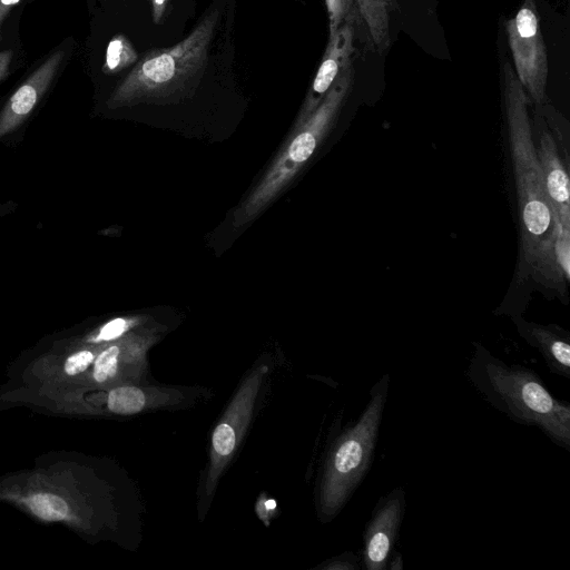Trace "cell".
<instances>
[{"mask_svg":"<svg viewBox=\"0 0 570 570\" xmlns=\"http://www.w3.org/2000/svg\"><path fill=\"white\" fill-rule=\"evenodd\" d=\"M63 57L62 50L51 53L11 95L0 112V139L29 117L48 90Z\"/></svg>","mask_w":570,"mask_h":570,"instance_id":"cell-10","label":"cell"},{"mask_svg":"<svg viewBox=\"0 0 570 570\" xmlns=\"http://www.w3.org/2000/svg\"><path fill=\"white\" fill-rule=\"evenodd\" d=\"M181 399L183 395L175 390L121 385L109 392L107 404L111 412L128 415L179 402Z\"/></svg>","mask_w":570,"mask_h":570,"instance_id":"cell-13","label":"cell"},{"mask_svg":"<svg viewBox=\"0 0 570 570\" xmlns=\"http://www.w3.org/2000/svg\"><path fill=\"white\" fill-rule=\"evenodd\" d=\"M167 1L168 0H151L153 20L155 23H160L167 8Z\"/></svg>","mask_w":570,"mask_h":570,"instance_id":"cell-22","label":"cell"},{"mask_svg":"<svg viewBox=\"0 0 570 570\" xmlns=\"http://www.w3.org/2000/svg\"><path fill=\"white\" fill-rule=\"evenodd\" d=\"M353 41V19L346 20L333 36L328 37L325 52L307 91L297 124L315 110L341 72L351 65V56L354 50Z\"/></svg>","mask_w":570,"mask_h":570,"instance_id":"cell-9","label":"cell"},{"mask_svg":"<svg viewBox=\"0 0 570 570\" xmlns=\"http://www.w3.org/2000/svg\"><path fill=\"white\" fill-rule=\"evenodd\" d=\"M503 98L521 213L525 263L547 281L562 283L553 255L556 226L542 169L532 140L528 97L509 62L503 63Z\"/></svg>","mask_w":570,"mask_h":570,"instance_id":"cell-1","label":"cell"},{"mask_svg":"<svg viewBox=\"0 0 570 570\" xmlns=\"http://www.w3.org/2000/svg\"><path fill=\"white\" fill-rule=\"evenodd\" d=\"M466 375L497 411L538 428L556 445L570 450V405L554 397L534 371L505 363L476 345Z\"/></svg>","mask_w":570,"mask_h":570,"instance_id":"cell-2","label":"cell"},{"mask_svg":"<svg viewBox=\"0 0 570 570\" xmlns=\"http://www.w3.org/2000/svg\"><path fill=\"white\" fill-rule=\"evenodd\" d=\"M350 1L352 2L353 0H350Z\"/></svg>","mask_w":570,"mask_h":570,"instance_id":"cell-26","label":"cell"},{"mask_svg":"<svg viewBox=\"0 0 570 570\" xmlns=\"http://www.w3.org/2000/svg\"><path fill=\"white\" fill-rule=\"evenodd\" d=\"M372 43L380 51L390 45V18L393 0H354Z\"/></svg>","mask_w":570,"mask_h":570,"instance_id":"cell-14","label":"cell"},{"mask_svg":"<svg viewBox=\"0 0 570 570\" xmlns=\"http://www.w3.org/2000/svg\"><path fill=\"white\" fill-rule=\"evenodd\" d=\"M509 46L517 77L535 104L547 99L548 60L533 0H525L507 22Z\"/></svg>","mask_w":570,"mask_h":570,"instance_id":"cell-7","label":"cell"},{"mask_svg":"<svg viewBox=\"0 0 570 570\" xmlns=\"http://www.w3.org/2000/svg\"><path fill=\"white\" fill-rule=\"evenodd\" d=\"M325 2L328 13L330 36H333L344 19L348 18L352 2L350 0H325Z\"/></svg>","mask_w":570,"mask_h":570,"instance_id":"cell-19","label":"cell"},{"mask_svg":"<svg viewBox=\"0 0 570 570\" xmlns=\"http://www.w3.org/2000/svg\"><path fill=\"white\" fill-rule=\"evenodd\" d=\"M94 354L90 351H80L69 356L65 363V371L69 375L83 372L94 361Z\"/></svg>","mask_w":570,"mask_h":570,"instance_id":"cell-21","label":"cell"},{"mask_svg":"<svg viewBox=\"0 0 570 570\" xmlns=\"http://www.w3.org/2000/svg\"><path fill=\"white\" fill-rule=\"evenodd\" d=\"M389 385V374L373 384L360 416L341 431L328 449L317 495L323 521H330L341 512L372 465Z\"/></svg>","mask_w":570,"mask_h":570,"instance_id":"cell-4","label":"cell"},{"mask_svg":"<svg viewBox=\"0 0 570 570\" xmlns=\"http://www.w3.org/2000/svg\"><path fill=\"white\" fill-rule=\"evenodd\" d=\"M138 55L131 42L124 35H116L106 49L102 71L111 75L137 62Z\"/></svg>","mask_w":570,"mask_h":570,"instance_id":"cell-15","label":"cell"},{"mask_svg":"<svg viewBox=\"0 0 570 570\" xmlns=\"http://www.w3.org/2000/svg\"><path fill=\"white\" fill-rule=\"evenodd\" d=\"M30 510L40 519L59 521L66 518L68 505L63 499L50 493H38L28 499Z\"/></svg>","mask_w":570,"mask_h":570,"instance_id":"cell-16","label":"cell"},{"mask_svg":"<svg viewBox=\"0 0 570 570\" xmlns=\"http://www.w3.org/2000/svg\"><path fill=\"white\" fill-rule=\"evenodd\" d=\"M537 155L553 212L554 226L570 232L569 178L560 160L556 141L544 128L539 129Z\"/></svg>","mask_w":570,"mask_h":570,"instance_id":"cell-11","label":"cell"},{"mask_svg":"<svg viewBox=\"0 0 570 570\" xmlns=\"http://www.w3.org/2000/svg\"><path fill=\"white\" fill-rule=\"evenodd\" d=\"M118 344H112L104 350L96 358L94 366V379L98 383H105L116 377V360Z\"/></svg>","mask_w":570,"mask_h":570,"instance_id":"cell-17","label":"cell"},{"mask_svg":"<svg viewBox=\"0 0 570 570\" xmlns=\"http://www.w3.org/2000/svg\"><path fill=\"white\" fill-rule=\"evenodd\" d=\"M402 568V556L399 552L394 551L387 564V569L401 570Z\"/></svg>","mask_w":570,"mask_h":570,"instance_id":"cell-25","label":"cell"},{"mask_svg":"<svg viewBox=\"0 0 570 570\" xmlns=\"http://www.w3.org/2000/svg\"><path fill=\"white\" fill-rule=\"evenodd\" d=\"M327 570H360L362 569L361 557L348 551L343 554L328 560L326 563L321 566Z\"/></svg>","mask_w":570,"mask_h":570,"instance_id":"cell-20","label":"cell"},{"mask_svg":"<svg viewBox=\"0 0 570 570\" xmlns=\"http://www.w3.org/2000/svg\"><path fill=\"white\" fill-rule=\"evenodd\" d=\"M20 0H0V26L2 24L7 16L10 13L12 8L17 6Z\"/></svg>","mask_w":570,"mask_h":570,"instance_id":"cell-24","label":"cell"},{"mask_svg":"<svg viewBox=\"0 0 570 570\" xmlns=\"http://www.w3.org/2000/svg\"><path fill=\"white\" fill-rule=\"evenodd\" d=\"M519 334L542 355L553 374L570 379V335L557 325H540L515 320Z\"/></svg>","mask_w":570,"mask_h":570,"instance_id":"cell-12","label":"cell"},{"mask_svg":"<svg viewBox=\"0 0 570 570\" xmlns=\"http://www.w3.org/2000/svg\"><path fill=\"white\" fill-rule=\"evenodd\" d=\"M219 19L218 9L207 11L184 40L169 48L146 52L111 94L107 106L119 108L166 101L196 88L207 66Z\"/></svg>","mask_w":570,"mask_h":570,"instance_id":"cell-3","label":"cell"},{"mask_svg":"<svg viewBox=\"0 0 570 570\" xmlns=\"http://www.w3.org/2000/svg\"><path fill=\"white\" fill-rule=\"evenodd\" d=\"M12 50L0 51V81L7 76L12 60Z\"/></svg>","mask_w":570,"mask_h":570,"instance_id":"cell-23","label":"cell"},{"mask_svg":"<svg viewBox=\"0 0 570 570\" xmlns=\"http://www.w3.org/2000/svg\"><path fill=\"white\" fill-rule=\"evenodd\" d=\"M405 492L394 488L374 505L363 531L362 568L387 570L405 513Z\"/></svg>","mask_w":570,"mask_h":570,"instance_id":"cell-8","label":"cell"},{"mask_svg":"<svg viewBox=\"0 0 570 570\" xmlns=\"http://www.w3.org/2000/svg\"><path fill=\"white\" fill-rule=\"evenodd\" d=\"M267 365L257 366L243 382L212 434L205 493L209 500L216 484L234 455L250 421L255 401L266 375Z\"/></svg>","mask_w":570,"mask_h":570,"instance_id":"cell-6","label":"cell"},{"mask_svg":"<svg viewBox=\"0 0 570 570\" xmlns=\"http://www.w3.org/2000/svg\"><path fill=\"white\" fill-rule=\"evenodd\" d=\"M138 323L137 318H124L118 317L106 323L98 332V334L91 338L92 342H105L114 341L122 336L129 328Z\"/></svg>","mask_w":570,"mask_h":570,"instance_id":"cell-18","label":"cell"},{"mask_svg":"<svg viewBox=\"0 0 570 570\" xmlns=\"http://www.w3.org/2000/svg\"><path fill=\"white\" fill-rule=\"evenodd\" d=\"M353 77L354 71L350 65L341 72L315 110L297 124L289 145L242 207L239 223L254 218L308 160L343 106Z\"/></svg>","mask_w":570,"mask_h":570,"instance_id":"cell-5","label":"cell"}]
</instances>
